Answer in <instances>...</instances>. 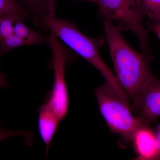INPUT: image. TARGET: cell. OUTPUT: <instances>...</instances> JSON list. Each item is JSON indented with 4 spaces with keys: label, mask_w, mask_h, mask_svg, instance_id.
Wrapping results in <instances>:
<instances>
[{
    "label": "cell",
    "mask_w": 160,
    "mask_h": 160,
    "mask_svg": "<svg viewBox=\"0 0 160 160\" xmlns=\"http://www.w3.org/2000/svg\"><path fill=\"white\" fill-rule=\"evenodd\" d=\"M100 18L116 21L122 31L130 30L136 36L140 46L149 45L148 31L144 26L146 16L136 0H98Z\"/></svg>",
    "instance_id": "5"
},
{
    "label": "cell",
    "mask_w": 160,
    "mask_h": 160,
    "mask_svg": "<svg viewBox=\"0 0 160 160\" xmlns=\"http://www.w3.org/2000/svg\"><path fill=\"white\" fill-rule=\"evenodd\" d=\"M20 2L34 15V22L37 25L41 18L55 12L54 0H20Z\"/></svg>",
    "instance_id": "10"
},
{
    "label": "cell",
    "mask_w": 160,
    "mask_h": 160,
    "mask_svg": "<svg viewBox=\"0 0 160 160\" xmlns=\"http://www.w3.org/2000/svg\"><path fill=\"white\" fill-rule=\"evenodd\" d=\"M100 113L110 131L119 135L127 143H131L135 132L143 124L133 114L131 106L118 95L106 82L94 88Z\"/></svg>",
    "instance_id": "3"
},
{
    "label": "cell",
    "mask_w": 160,
    "mask_h": 160,
    "mask_svg": "<svg viewBox=\"0 0 160 160\" xmlns=\"http://www.w3.org/2000/svg\"><path fill=\"white\" fill-rule=\"evenodd\" d=\"M22 136L25 138L26 143L28 145H31L33 141V135L31 132L25 130H9L4 129L0 125V142L14 137Z\"/></svg>",
    "instance_id": "15"
},
{
    "label": "cell",
    "mask_w": 160,
    "mask_h": 160,
    "mask_svg": "<svg viewBox=\"0 0 160 160\" xmlns=\"http://www.w3.org/2000/svg\"><path fill=\"white\" fill-rule=\"evenodd\" d=\"M155 160H160V149L158 152L157 155Z\"/></svg>",
    "instance_id": "19"
},
{
    "label": "cell",
    "mask_w": 160,
    "mask_h": 160,
    "mask_svg": "<svg viewBox=\"0 0 160 160\" xmlns=\"http://www.w3.org/2000/svg\"><path fill=\"white\" fill-rule=\"evenodd\" d=\"M83 1H88V2H92L97 3V4L98 2V0H83Z\"/></svg>",
    "instance_id": "20"
},
{
    "label": "cell",
    "mask_w": 160,
    "mask_h": 160,
    "mask_svg": "<svg viewBox=\"0 0 160 160\" xmlns=\"http://www.w3.org/2000/svg\"><path fill=\"white\" fill-rule=\"evenodd\" d=\"M8 86V83L5 76L0 78V89H3Z\"/></svg>",
    "instance_id": "18"
},
{
    "label": "cell",
    "mask_w": 160,
    "mask_h": 160,
    "mask_svg": "<svg viewBox=\"0 0 160 160\" xmlns=\"http://www.w3.org/2000/svg\"><path fill=\"white\" fill-rule=\"evenodd\" d=\"M131 105L132 111L141 122L151 126L160 117V79L153 78Z\"/></svg>",
    "instance_id": "6"
},
{
    "label": "cell",
    "mask_w": 160,
    "mask_h": 160,
    "mask_svg": "<svg viewBox=\"0 0 160 160\" xmlns=\"http://www.w3.org/2000/svg\"><path fill=\"white\" fill-rule=\"evenodd\" d=\"M24 19L18 18L15 23L14 34L21 38L26 46L41 45L46 42L47 37L32 30L24 23Z\"/></svg>",
    "instance_id": "9"
},
{
    "label": "cell",
    "mask_w": 160,
    "mask_h": 160,
    "mask_svg": "<svg viewBox=\"0 0 160 160\" xmlns=\"http://www.w3.org/2000/svg\"><path fill=\"white\" fill-rule=\"evenodd\" d=\"M0 15L29 19L33 22L29 11L18 0H0Z\"/></svg>",
    "instance_id": "11"
},
{
    "label": "cell",
    "mask_w": 160,
    "mask_h": 160,
    "mask_svg": "<svg viewBox=\"0 0 160 160\" xmlns=\"http://www.w3.org/2000/svg\"><path fill=\"white\" fill-rule=\"evenodd\" d=\"M38 26L50 30L69 49L94 66L104 77L106 82L112 86L119 97L125 102L130 103L129 98L120 86L115 74L100 56L99 48L104 44V38H91L85 35L75 24L67 20L58 18L55 12L41 18Z\"/></svg>",
    "instance_id": "2"
},
{
    "label": "cell",
    "mask_w": 160,
    "mask_h": 160,
    "mask_svg": "<svg viewBox=\"0 0 160 160\" xmlns=\"http://www.w3.org/2000/svg\"><path fill=\"white\" fill-rule=\"evenodd\" d=\"M131 144L136 155L134 160H155L158 148L153 127L140 126L133 133Z\"/></svg>",
    "instance_id": "7"
},
{
    "label": "cell",
    "mask_w": 160,
    "mask_h": 160,
    "mask_svg": "<svg viewBox=\"0 0 160 160\" xmlns=\"http://www.w3.org/2000/svg\"><path fill=\"white\" fill-rule=\"evenodd\" d=\"M153 128L154 129L157 144L158 147L160 148V122Z\"/></svg>",
    "instance_id": "17"
},
{
    "label": "cell",
    "mask_w": 160,
    "mask_h": 160,
    "mask_svg": "<svg viewBox=\"0 0 160 160\" xmlns=\"http://www.w3.org/2000/svg\"><path fill=\"white\" fill-rule=\"evenodd\" d=\"M26 46L21 38L13 34L0 41V56L5 54L12 49Z\"/></svg>",
    "instance_id": "14"
},
{
    "label": "cell",
    "mask_w": 160,
    "mask_h": 160,
    "mask_svg": "<svg viewBox=\"0 0 160 160\" xmlns=\"http://www.w3.org/2000/svg\"><path fill=\"white\" fill-rule=\"evenodd\" d=\"M46 42L51 49L52 58L49 66L53 70L54 78L52 88L44 103L62 121L68 115L69 106L66 68L68 63L75 62L76 57L74 52L62 44L52 32L47 37Z\"/></svg>",
    "instance_id": "4"
},
{
    "label": "cell",
    "mask_w": 160,
    "mask_h": 160,
    "mask_svg": "<svg viewBox=\"0 0 160 160\" xmlns=\"http://www.w3.org/2000/svg\"><path fill=\"white\" fill-rule=\"evenodd\" d=\"M103 26L115 74L120 86L132 102L155 77L150 67L153 59L132 49L123 38L119 27L112 22L104 21Z\"/></svg>",
    "instance_id": "1"
},
{
    "label": "cell",
    "mask_w": 160,
    "mask_h": 160,
    "mask_svg": "<svg viewBox=\"0 0 160 160\" xmlns=\"http://www.w3.org/2000/svg\"><path fill=\"white\" fill-rule=\"evenodd\" d=\"M147 26L149 30L154 33L160 40V22H148Z\"/></svg>",
    "instance_id": "16"
},
{
    "label": "cell",
    "mask_w": 160,
    "mask_h": 160,
    "mask_svg": "<svg viewBox=\"0 0 160 160\" xmlns=\"http://www.w3.org/2000/svg\"><path fill=\"white\" fill-rule=\"evenodd\" d=\"M4 76H4V75H3L2 73V72H1V70H0V78L3 77Z\"/></svg>",
    "instance_id": "21"
},
{
    "label": "cell",
    "mask_w": 160,
    "mask_h": 160,
    "mask_svg": "<svg viewBox=\"0 0 160 160\" xmlns=\"http://www.w3.org/2000/svg\"><path fill=\"white\" fill-rule=\"evenodd\" d=\"M38 131L41 139L45 145L47 155L50 144L61 121L44 103L38 108Z\"/></svg>",
    "instance_id": "8"
},
{
    "label": "cell",
    "mask_w": 160,
    "mask_h": 160,
    "mask_svg": "<svg viewBox=\"0 0 160 160\" xmlns=\"http://www.w3.org/2000/svg\"><path fill=\"white\" fill-rule=\"evenodd\" d=\"M18 18H21L0 15V41L14 34L15 23Z\"/></svg>",
    "instance_id": "13"
},
{
    "label": "cell",
    "mask_w": 160,
    "mask_h": 160,
    "mask_svg": "<svg viewBox=\"0 0 160 160\" xmlns=\"http://www.w3.org/2000/svg\"><path fill=\"white\" fill-rule=\"evenodd\" d=\"M151 22H160V0H136Z\"/></svg>",
    "instance_id": "12"
}]
</instances>
